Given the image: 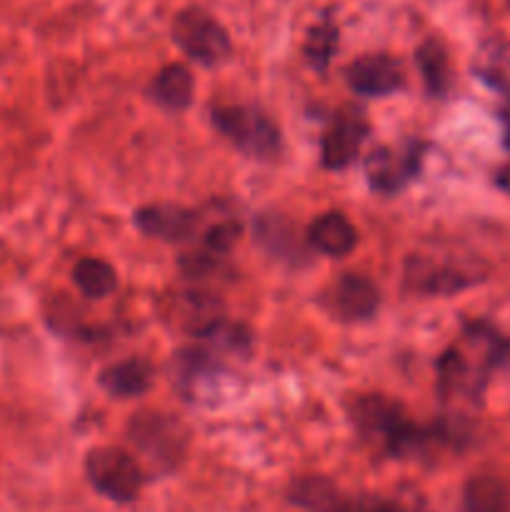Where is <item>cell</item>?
<instances>
[{
    "label": "cell",
    "mask_w": 510,
    "mask_h": 512,
    "mask_svg": "<svg viewBox=\"0 0 510 512\" xmlns=\"http://www.w3.org/2000/svg\"><path fill=\"white\" fill-rule=\"evenodd\" d=\"M465 512H510V488L493 475H475L463 493Z\"/></svg>",
    "instance_id": "obj_21"
},
{
    "label": "cell",
    "mask_w": 510,
    "mask_h": 512,
    "mask_svg": "<svg viewBox=\"0 0 510 512\" xmlns=\"http://www.w3.org/2000/svg\"><path fill=\"white\" fill-rule=\"evenodd\" d=\"M193 90V73L180 63L165 65V68L155 75L153 85H150L153 98L168 110L188 108L190 100H193Z\"/></svg>",
    "instance_id": "obj_19"
},
{
    "label": "cell",
    "mask_w": 510,
    "mask_h": 512,
    "mask_svg": "<svg viewBox=\"0 0 510 512\" xmlns=\"http://www.w3.org/2000/svg\"><path fill=\"white\" fill-rule=\"evenodd\" d=\"M473 73L483 80L488 88L498 90L500 95L510 98V43L508 40H493L483 45L473 60Z\"/></svg>",
    "instance_id": "obj_20"
},
{
    "label": "cell",
    "mask_w": 510,
    "mask_h": 512,
    "mask_svg": "<svg viewBox=\"0 0 510 512\" xmlns=\"http://www.w3.org/2000/svg\"><path fill=\"white\" fill-rule=\"evenodd\" d=\"M85 478L95 493L118 505L133 503L145 483L143 468L120 448H95L85 458Z\"/></svg>",
    "instance_id": "obj_4"
},
{
    "label": "cell",
    "mask_w": 510,
    "mask_h": 512,
    "mask_svg": "<svg viewBox=\"0 0 510 512\" xmlns=\"http://www.w3.org/2000/svg\"><path fill=\"white\" fill-rule=\"evenodd\" d=\"M345 80L353 93L365 95V98H385L403 88L405 73L400 60H395L393 55L370 53L345 68Z\"/></svg>",
    "instance_id": "obj_11"
},
{
    "label": "cell",
    "mask_w": 510,
    "mask_h": 512,
    "mask_svg": "<svg viewBox=\"0 0 510 512\" xmlns=\"http://www.w3.org/2000/svg\"><path fill=\"white\" fill-rule=\"evenodd\" d=\"M510 343L485 323H468L460 338L435 363L438 395L443 403H470L483 398L490 375L508 360Z\"/></svg>",
    "instance_id": "obj_2"
},
{
    "label": "cell",
    "mask_w": 510,
    "mask_h": 512,
    "mask_svg": "<svg viewBox=\"0 0 510 512\" xmlns=\"http://www.w3.org/2000/svg\"><path fill=\"white\" fill-rule=\"evenodd\" d=\"M370 123L365 118V110L358 105H343L335 113L333 123L325 130L320 155L328 170H343L360 155V148L368 140Z\"/></svg>",
    "instance_id": "obj_10"
},
{
    "label": "cell",
    "mask_w": 510,
    "mask_h": 512,
    "mask_svg": "<svg viewBox=\"0 0 510 512\" xmlns=\"http://www.w3.org/2000/svg\"><path fill=\"white\" fill-rule=\"evenodd\" d=\"M348 413L360 440L385 458H420L440 448H458L465 440L458 420L418 425L405 415L403 405L380 393L358 395Z\"/></svg>",
    "instance_id": "obj_1"
},
{
    "label": "cell",
    "mask_w": 510,
    "mask_h": 512,
    "mask_svg": "<svg viewBox=\"0 0 510 512\" xmlns=\"http://www.w3.org/2000/svg\"><path fill=\"white\" fill-rule=\"evenodd\" d=\"M215 130L228 138L240 153L270 160L280 153V130L268 115L253 105H220L210 113Z\"/></svg>",
    "instance_id": "obj_3"
},
{
    "label": "cell",
    "mask_w": 510,
    "mask_h": 512,
    "mask_svg": "<svg viewBox=\"0 0 510 512\" xmlns=\"http://www.w3.org/2000/svg\"><path fill=\"white\" fill-rule=\"evenodd\" d=\"M415 65H418L420 75L428 95L433 98H445L453 85V68H450V58L445 45L438 38H428L418 45L415 50Z\"/></svg>",
    "instance_id": "obj_16"
},
{
    "label": "cell",
    "mask_w": 510,
    "mask_h": 512,
    "mask_svg": "<svg viewBox=\"0 0 510 512\" xmlns=\"http://www.w3.org/2000/svg\"><path fill=\"white\" fill-rule=\"evenodd\" d=\"M428 143L410 138L400 145H380L365 158V178L380 195H398L408 188L423 168Z\"/></svg>",
    "instance_id": "obj_5"
},
{
    "label": "cell",
    "mask_w": 510,
    "mask_h": 512,
    "mask_svg": "<svg viewBox=\"0 0 510 512\" xmlns=\"http://www.w3.org/2000/svg\"><path fill=\"white\" fill-rule=\"evenodd\" d=\"M73 283L88 298H108L118 288V275L105 260L100 258H83L73 268Z\"/></svg>",
    "instance_id": "obj_23"
},
{
    "label": "cell",
    "mask_w": 510,
    "mask_h": 512,
    "mask_svg": "<svg viewBox=\"0 0 510 512\" xmlns=\"http://www.w3.org/2000/svg\"><path fill=\"white\" fill-rule=\"evenodd\" d=\"M308 243L318 253L330 255V258H343L358 243L353 223L343 213H325L315 218L308 228Z\"/></svg>",
    "instance_id": "obj_14"
},
{
    "label": "cell",
    "mask_w": 510,
    "mask_h": 512,
    "mask_svg": "<svg viewBox=\"0 0 510 512\" xmlns=\"http://www.w3.org/2000/svg\"><path fill=\"white\" fill-rule=\"evenodd\" d=\"M240 238V225L235 220H223V223L210 225L208 233H205L203 243L205 250L213 255H228L233 250V245Z\"/></svg>",
    "instance_id": "obj_25"
},
{
    "label": "cell",
    "mask_w": 510,
    "mask_h": 512,
    "mask_svg": "<svg viewBox=\"0 0 510 512\" xmlns=\"http://www.w3.org/2000/svg\"><path fill=\"white\" fill-rule=\"evenodd\" d=\"M500 120H503V135H505L503 143H505V148L510 150V103L500 110Z\"/></svg>",
    "instance_id": "obj_26"
},
{
    "label": "cell",
    "mask_w": 510,
    "mask_h": 512,
    "mask_svg": "<svg viewBox=\"0 0 510 512\" xmlns=\"http://www.w3.org/2000/svg\"><path fill=\"white\" fill-rule=\"evenodd\" d=\"M320 305L343 323H363L375 315L380 293L370 278L360 273H343L320 295Z\"/></svg>",
    "instance_id": "obj_9"
},
{
    "label": "cell",
    "mask_w": 510,
    "mask_h": 512,
    "mask_svg": "<svg viewBox=\"0 0 510 512\" xmlns=\"http://www.w3.org/2000/svg\"><path fill=\"white\" fill-rule=\"evenodd\" d=\"M255 235H258L260 245H263L268 253L278 255V258L298 260L300 255H303V248H300L298 240H295L293 228H290L283 218H278V215H263V218H258V223H255Z\"/></svg>",
    "instance_id": "obj_24"
},
{
    "label": "cell",
    "mask_w": 510,
    "mask_h": 512,
    "mask_svg": "<svg viewBox=\"0 0 510 512\" xmlns=\"http://www.w3.org/2000/svg\"><path fill=\"white\" fill-rule=\"evenodd\" d=\"M335 512H433L428 500L415 488L393 490L390 495H358V498H343Z\"/></svg>",
    "instance_id": "obj_15"
},
{
    "label": "cell",
    "mask_w": 510,
    "mask_h": 512,
    "mask_svg": "<svg viewBox=\"0 0 510 512\" xmlns=\"http://www.w3.org/2000/svg\"><path fill=\"white\" fill-rule=\"evenodd\" d=\"M135 225L150 238L165 240V243H183L195 235L198 213L175 203L145 205L135 213Z\"/></svg>",
    "instance_id": "obj_13"
},
{
    "label": "cell",
    "mask_w": 510,
    "mask_h": 512,
    "mask_svg": "<svg viewBox=\"0 0 510 512\" xmlns=\"http://www.w3.org/2000/svg\"><path fill=\"white\" fill-rule=\"evenodd\" d=\"M100 388L108 390L113 398H135L143 395L153 383V368L140 358L123 360L100 373Z\"/></svg>",
    "instance_id": "obj_17"
},
{
    "label": "cell",
    "mask_w": 510,
    "mask_h": 512,
    "mask_svg": "<svg viewBox=\"0 0 510 512\" xmlns=\"http://www.w3.org/2000/svg\"><path fill=\"white\" fill-rule=\"evenodd\" d=\"M338 40H340L338 23H335V18L330 13H325L318 23L310 25L308 38H305V45H303L305 60H308L310 68L318 70V73H325L330 60H333L335 50H338Z\"/></svg>",
    "instance_id": "obj_22"
},
{
    "label": "cell",
    "mask_w": 510,
    "mask_h": 512,
    "mask_svg": "<svg viewBox=\"0 0 510 512\" xmlns=\"http://www.w3.org/2000/svg\"><path fill=\"white\" fill-rule=\"evenodd\" d=\"M160 313L170 328L188 333L193 338H205L223 323V303L205 290H180L170 293L160 303Z\"/></svg>",
    "instance_id": "obj_7"
},
{
    "label": "cell",
    "mask_w": 510,
    "mask_h": 512,
    "mask_svg": "<svg viewBox=\"0 0 510 512\" xmlns=\"http://www.w3.org/2000/svg\"><path fill=\"white\" fill-rule=\"evenodd\" d=\"M345 495L335 488L333 480L320 478V475H308L290 485L288 500L295 508L305 512H335Z\"/></svg>",
    "instance_id": "obj_18"
},
{
    "label": "cell",
    "mask_w": 510,
    "mask_h": 512,
    "mask_svg": "<svg viewBox=\"0 0 510 512\" xmlns=\"http://www.w3.org/2000/svg\"><path fill=\"white\" fill-rule=\"evenodd\" d=\"M130 440L153 463L173 468L185 450L183 425L165 413H138L130 420Z\"/></svg>",
    "instance_id": "obj_8"
},
{
    "label": "cell",
    "mask_w": 510,
    "mask_h": 512,
    "mask_svg": "<svg viewBox=\"0 0 510 512\" xmlns=\"http://www.w3.org/2000/svg\"><path fill=\"white\" fill-rule=\"evenodd\" d=\"M498 185L503 190H508L510 193V163L505 165V168H500V173H498Z\"/></svg>",
    "instance_id": "obj_27"
},
{
    "label": "cell",
    "mask_w": 510,
    "mask_h": 512,
    "mask_svg": "<svg viewBox=\"0 0 510 512\" xmlns=\"http://www.w3.org/2000/svg\"><path fill=\"white\" fill-rule=\"evenodd\" d=\"M478 283V275L413 255L405 265V288L418 295H453Z\"/></svg>",
    "instance_id": "obj_12"
},
{
    "label": "cell",
    "mask_w": 510,
    "mask_h": 512,
    "mask_svg": "<svg viewBox=\"0 0 510 512\" xmlns=\"http://www.w3.org/2000/svg\"><path fill=\"white\" fill-rule=\"evenodd\" d=\"M173 40L190 60L200 65L223 63L233 50L228 30L203 8H185L175 15Z\"/></svg>",
    "instance_id": "obj_6"
}]
</instances>
